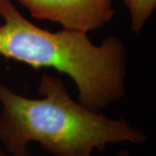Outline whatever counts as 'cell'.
<instances>
[{"label":"cell","mask_w":156,"mask_h":156,"mask_svg":"<svg viewBox=\"0 0 156 156\" xmlns=\"http://www.w3.org/2000/svg\"><path fill=\"white\" fill-rule=\"evenodd\" d=\"M43 98L19 95L0 84V141L15 156H30L37 142L54 156H92L108 144L147 141L145 134L123 120H113L73 100L63 82L42 75Z\"/></svg>","instance_id":"1"},{"label":"cell","mask_w":156,"mask_h":156,"mask_svg":"<svg viewBox=\"0 0 156 156\" xmlns=\"http://www.w3.org/2000/svg\"><path fill=\"white\" fill-rule=\"evenodd\" d=\"M0 56L66 74L77 87L79 103L94 111L125 95L127 50L122 40L108 37L95 45L86 32H50L28 21L11 0H0Z\"/></svg>","instance_id":"2"},{"label":"cell","mask_w":156,"mask_h":156,"mask_svg":"<svg viewBox=\"0 0 156 156\" xmlns=\"http://www.w3.org/2000/svg\"><path fill=\"white\" fill-rule=\"evenodd\" d=\"M38 20L88 33L103 27L114 16L113 0H17Z\"/></svg>","instance_id":"3"},{"label":"cell","mask_w":156,"mask_h":156,"mask_svg":"<svg viewBox=\"0 0 156 156\" xmlns=\"http://www.w3.org/2000/svg\"><path fill=\"white\" fill-rule=\"evenodd\" d=\"M128 7L132 30L140 33L156 7V0H124Z\"/></svg>","instance_id":"4"},{"label":"cell","mask_w":156,"mask_h":156,"mask_svg":"<svg viewBox=\"0 0 156 156\" xmlns=\"http://www.w3.org/2000/svg\"><path fill=\"white\" fill-rule=\"evenodd\" d=\"M116 156H130V154H129V152L128 150H122Z\"/></svg>","instance_id":"5"},{"label":"cell","mask_w":156,"mask_h":156,"mask_svg":"<svg viewBox=\"0 0 156 156\" xmlns=\"http://www.w3.org/2000/svg\"><path fill=\"white\" fill-rule=\"evenodd\" d=\"M0 156H8V155H6L5 154H4V153L0 152Z\"/></svg>","instance_id":"6"}]
</instances>
